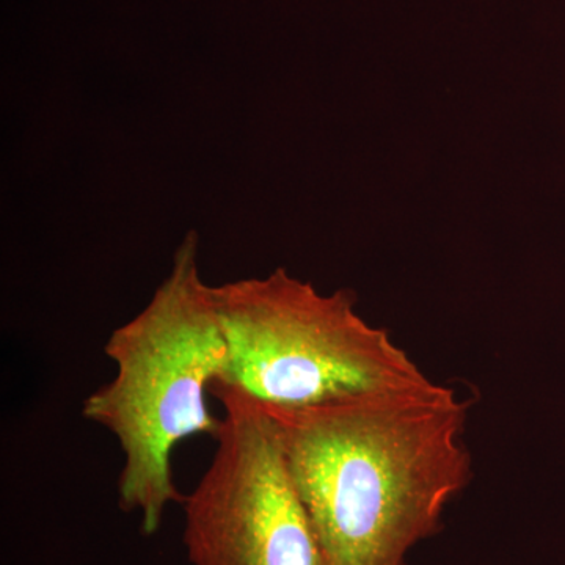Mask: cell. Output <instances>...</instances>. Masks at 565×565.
Masks as SVG:
<instances>
[{
  "instance_id": "6da1fadb",
  "label": "cell",
  "mask_w": 565,
  "mask_h": 565,
  "mask_svg": "<svg viewBox=\"0 0 565 565\" xmlns=\"http://www.w3.org/2000/svg\"><path fill=\"white\" fill-rule=\"evenodd\" d=\"M467 401L429 384L273 412L321 565H408L473 478Z\"/></svg>"
},
{
  "instance_id": "7a4b0ae2",
  "label": "cell",
  "mask_w": 565,
  "mask_h": 565,
  "mask_svg": "<svg viewBox=\"0 0 565 565\" xmlns=\"http://www.w3.org/2000/svg\"><path fill=\"white\" fill-rule=\"evenodd\" d=\"M199 256V234L189 232L147 307L111 332L104 353L115 375L82 405V416L120 446L118 505L139 515L147 537L184 497L174 484V449L193 435L215 438L222 424L207 393L222 375L226 344Z\"/></svg>"
},
{
  "instance_id": "3957f363",
  "label": "cell",
  "mask_w": 565,
  "mask_h": 565,
  "mask_svg": "<svg viewBox=\"0 0 565 565\" xmlns=\"http://www.w3.org/2000/svg\"><path fill=\"white\" fill-rule=\"evenodd\" d=\"M226 344L215 384L275 411H300L429 384L384 329L353 310L351 292L322 296L277 269L212 286Z\"/></svg>"
},
{
  "instance_id": "277c9868",
  "label": "cell",
  "mask_w": 565,
  "mask_h": 565,
  "mask_svg": "<svg viewBox=\"0 0 565 565\" xmlns=\"http://www.w3.org/2000/svg\"><path fill=\"white\" fill-rule=\"evenodd\" d=\"M223 416L215 451L182 497V544L191 565H321L318 541L266 405L212 385Z\"/></svg>"
}]
</instances>
